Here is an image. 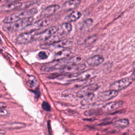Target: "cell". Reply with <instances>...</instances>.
<instances>
[{
    "label": "cell",
    "mask_w": 135,
    "mask_h": 135,
    "mask_svg": "<svg viewBox=\"0 0 135 135\" xmlns=\"http://www.w3.org/2000/svg\"><path fill=\"white\" fill-rule=\"evenodd\" d=\"M60 8V6L58 5H52L45 8L41 13L40 15L43 17H49L55 13Z\"/></svg>",
    "instance_id": "15"
},
{
    "label": "cell",
    "mask_w": 135,
    "mask_h": 135,
    "mask_svg": "<svg viewBox=\"0 0 135 135\" xmlns=\"http://www.w3.org/2000/svg\"><path fill=\"white\" fill-rule=\"evenodd\" d=\"M6 132L3 130H0V135H4L5 134Z\"/></svg>",
    "instance_id": "33"
},
{
    "label": "cell",
    "mask_w": 135,
    "mask_h": 135,
    "mask_svg": "<svg viewBox=\"0 0 135 135\" xmlns=\"http://www.w3.org/2000/svg\"><path fill=\"white\" fill-rule=\"evenodd\" d=\"M37 32L36 31H29L23 33L16 38V42L18 44H26L35 40V35Z\"/></svg>",
    "instance_id": "6"
},
{
    "label": "cell",
    "mask_w": 135,
    "mask_h": 135,
    "mask_svg": "<svg viewBox=\"0 0 135 135\" xmlns=\"http://www.w3.org/2000/svg\"><path fill=\"white\" fill-rule=\"evenodd\" d=\"M73 53V51L70 49L66 48V49H63L55 54L54 56V60H58L66 59L71 55Z\"/></svg>",
    "instance_id": "17"
},
{
    "label": "cell",
    "mask_w": 135,
    "mask_h": 135,
    "mask_svg": "<svg viewBox=\"0 0 135 135\" xmlns=\"http://www.w3.org/2000/svg\"><path fill=\"white\" fill-rule=\"evenodd\" d=\"M81 16V14L79 11H74L72 12L70 14H69L65 18V20L68 22V23L76 21Z\"/></svg>",
    "instance_id": "19"
},
{
    "label": "cell",
    "mask_w": 135,
    "mask_h": 135,
    "mask_svg": "<svg viewBox=\"0 0 135 135\" xmlns=\"http://www.w3.org/2000/svg\"><path fill=\"white\" fill-rule=\"evenodd\" d=\"M80 3L81 0H69L63 4L62 8L66 11H71L76 8Z\"/></svg>",
    "instance_id": "16"
},
{
    "label": "cell",
    "mask_w": 135,
    "mask_h": 135,
    "mask_svg": "<svg viewBox=\"0 0 135 135\" xmlns=\"http://www.w3.org/2000/svg\"><path fill=\"white\" fill-rule=\"evenodd\" d=\"M7 107V104L4 102H0V110L4 109Z\"/></svg>",
    "instance_id": "30"
},
{
    "label": "cell",
    "mask_w": 135,
    "mask_h": 135,
    "mask_svg": "<svg viewBox=\"0 0 135 135\" xmlns=\"http://www.w3.org/2000/svg\"><path fill=\"white\" fill-rule=\"evenodd\" d=\"M97 39V37L95 36H92V37H90L89 38H88L86 40V42L88 43H89V44H91L92 43H93Z\"/></svg>",
    "instance_id": "29"
},
{
    "label": "cell",
    "mask_w": 135,
    "mask_h": 135,
    "mask_svg": "<svg viewBox=\"0 0 135 135\" xmlns=\"http://www.w3.org/2000/svg\"><path fill=\"white\" fill-rule=\"evenodd\" d=\"M129 124V120L127 119H121L116 121L114 123L115 127L118 128H124L127 127Z\"/></svg>",
    "instance_id": "22"
},
{
    "label": "cell",
    "mask_w": 135,
    "mask_h": 135,
    "mask_svg": "<svg viewBox=\"0 0 135 135\" xmlns=\"http://www.w3.org/2000/svg\"><path fill=\"white\" fill-rule=\"evenodd\" d=\"M7 114V112L6 110L4 109L0 110V115H5Z\"/></svg>",
    "instance_id": "31"
},
{
    "label": "cell",
    "mask_w": 135,
    "mask_h": 135,
    "mask_svg": "<svg viewBox=\"0 0 135 135\" xmlns=\"http://www.w3.org/2000/svg\"><path fill=\"white\" fill-rule=\"evenodd\" d=\"M33 17L24 18L12 23L6 24V25L3 26V29L7 32H13L20 31L31 25L33 23Z\"/></svg>",
    "instance_id": "3"
},
{
    "label": "cell",
    "mask_w": 135,
    "mask_h": 135,
    "mask_svg": "<svg viewBox=\"0 0 135 135\" xmlns=\"http://www.w3.org/2000/svg\"><path fill=\"white\" fill-rule=\"evenodd\" d=\"M38 56L40 59L44 60V59H46L48 57V54H47V53L46 52H44V51H41L38 53Z\"/></svg>",
    "instance_id": "28"
},
{
    "label": "cell",
    "mask_w": 135,
    "mask_h": 135,
    "mask_svg": "<svg viewBox=\"0 0 135 135\" xmlns=\"http://www.w3.org/2000/svg\"><path fill=\"white\" fill-rule=\"evenodd\" d=\"M104 61V57L100 55H96L89 57L86 60V63L90 66H97L102 63Z\"/></svg>",
    "instance_id": "18"
},
{
    "label": "cell",
    "mask_w": 135,
    "mask_h": 135,
    "mask_svg": "<svg viewBox=\"0 0 135 135\" xmlns=\"http://www.w3.org/2000/svg\"><path fill=\"white\" fill-rule=\"evenodd\" d=\"M132 66H133V68H134V69L135 70V62H134L132 64Z\"/></svg>",
    "instance_id": "34"
},
{
    "label": "cell",
    "mask_w": 135,
    "mask_h": 135,
    "mask_svg": "<svg viewBox=\"0 0 135 135\" xmlns=\"http://www.w3.org/2000/svg\"><path fill=\"white\" fill-rule=\"evenodd\" d=\"M123 103V102L122 101L111 102L103 107L101 111L105 113L113 112L120 108L122 105Z\"/></svg>",
    "instance_id": "11"
},
{
    "label": "cell",
    "mask_w": 135,
    "mask_h": 135,
    "mask_svg": "<svg viewBox=\"0 0 135 135\" xmlns=\"http://www.w3.org/2000/svg\"><path fill=\"white\" fill-rule=\"evenodd\" d=\"M96 74V71L94 70H89L76 74L71 75V78L78 80H85L94 78Z\"/></svg>",
    "instance_id": "9"
},
{
    "label": "cell",
    "mask_w": 135,
    "mask_h": 135,
    "mask_svg": "<svg viewBox=\"0 0 135 135\" xmlns=\"http://www.w3.org/2000/svg\"><path fill=\"white\" fill-rule=\"evenodd\" d=\"M28 83L29 84V86L32 89H35L38 83L36 79V78L33 75H29L27 78Z\"/></svg>",
    "instance_id": "24"
},
{
    "label": "cell",
    "mask_w": 135,
    "mask_h": 135,
    "mask_svg": "<svg viewBox=\"0 0 135 135\" xmlns=\"http://www.w3.org/2000/svg\"><path fill=\"white\" fill-rule=\"evenodd\" d=\"M99 88V86L97 84H90L86 85L81 88L77 93L76 96L79 98H84L86 95L93 93Z\"/></svg>",
    "instance_id": "7"
},
{
    "label": "cell",
    "mask_w": 135,
    "mask_h": 135,
    "mask_svg": "<svg viewBox=\"0 0 135 135\" xmlns=\"http://www.w3.org/2000/svg\"><path fill=\"white\" fill-rule=\"evenodd\" d=\"M85 68V65L84 64H76L69 65L63 69H61V73L64 74H71L73 75L77 74L78 73L82 71Z\"/></svg>",
    "instance_id": "5"
},
{
    "label": "cell",
    "mask_w": 135,
    "mask_h": 135,
    "mask_svg": "<svg viewBox=\"0 0 135 135\" xmlns=\"http://www.w3.org/2000/svg\"><path fill=\"white\" fill-rule=\"evenodd\" d=\"M94 98V95L93 93H91L84 97L83 99L82 100L81 103L82 105H87L93 102Z\"/></svg>",
    "instance_id": "23"
},
{
    "label": "cell",
    "mask_w": 135,
    "mask_h": 135,
    "mask_svg": "<svg viewBox=\"0 0 135 135\" xmlns=\"http://www.w3.org/2000/svg\"><path fill=\"white\" fill-rule=\"evenodd\" d=\"M73 64L72 58H68L62 60H54L51 62H49L42 65L40 69L43 72H49L56 70L62 69L63 68L69 65Z\"/></svg>",
    "instance_id": "2"
},
{
    "label": "cell",
    "mask_w": 135,
    "mask_h": 135,
    "mask_svg": "<svg viewBox=\"0 0 135 135\" xmlns=\"http://www.w3.org/2000/svg\"><path fill=\"white\" fill-rule=\"evenodd\" d=\"M3 1H4V0H0V3H1V2H2Z\"/></svg>",
    "instance_id": "36"
},
{
    "label": "cell",
    "mask_w": 135,
    "mask_h": 135,
    "mask_svg": "<svg viewBox=\"0 0 135 135\" xmlns=\"http://www.w3.org/2000/svg\"><path fill=\"white\" fill-rule=\"evenodd\" d=\"M42 108L45 111H50L51 110V107L48 102L46 101H44L42 104Z\"/></svg>",
    "instance_id": "27"
},
{
    "label": "cell",
    "mask_w": 135,
    "mask_h": 135,
    "mask_svg": "<svg viewBox=\"0 0 135 135\" xmlns=\"http://www.w3.org/2000/svg\"><path fill=\"white\" fill-rule=\"evenodd\" d=\"M133 79L131 78H126L121 80L116 81L110 85L111 90H115L117 91L122 90L129 86L133 82Z\"/></svg>",
    "instance_id": "4"
},
{
    "label": "cell",
    "mask_w": 135,
    "mask_h": 135,
    "mask_svg": "<svg viewBox=\"0 0 135 135\" xmlns=\"http://www.w3.org/2000/svg\"><path fill=\"white\" fill-rule=\"evenodd\" d=\"M0 41H1V37H0Z\"/></svg>",
    "instance_id": "37"
},
{
    "label": "cell",
    "mask_w": 135,
    "mask_h": 135,
    "mask_svg": "<svg viewBox=\"0 0 135 135\" xmlns=\"http://www.w3.org/2000/svg\"><path fill=\"white\" fill-rule=\"evenodd\" d=\"M72 25L70 23H63L57 27L56 34L61 36L62 38L68 35L72 30Z\"/></svg>",
    "instance_id": "14"
},
{
    "label": "cell",
    "mask_w": 135,
    "mask_h": 135,
    "mask_svg": "<svg viewBox=\"0 0 135 135\" xmlns=\"http://www.w3.org/2000/svg\"><path fill=\"white\" fill-rule=\"evenodd\" d=\"M37 12V10L35 8L21 10L6 16L4 18L3 22L5 24H9L24 18L33 17Z\"/></svg>",
    "instance_id": "1"
},
{
    "label": "cell",
    "mask_w": 135,
    "mask_h": 135,
    "mask_svg": "<svg viewBox=\"0 0 135 135\" xmlns=\"http://www.w3.org/2000/svg\"><path fill=\"white\" fill-rule=\"evenodd\" d=\"M133 75H135V70H134V71L133 72Z\"/></svg>",
    "instance_id": "35"
},
{
    "label": "cell",
    "mask_w": 135,
    "mask_h": 135,
    "mask_svg": "<svg viewBox=\"0 0 135 135\" xmlns=\"http://www.w3.org/2000/svg\"><path fill=\"white\" fill-rule=\"evenodd\" d=\"M118 91L113 90H110L100 92L98 94L97 98L99 101H107L113 99L118 95Z\"/></svg>",
    "instance_id": "10"
},
{
    "label": "cell",
    "mask_w": 135,
    "mask_h": 135,
    "mask_svg": "<svg viewBox=\"0 0 135 135\" xmlns=\"http://www.w3.org/2000/svg\"><path fill=\"white\" fill-rule=\"evenodd\" d=\"M57 30V27L53 26L50 27L44 31L40 33H37L35 37V40H44L45 41L49 37H51L55 34H56Z\"/></svg>",
    "instance_id": "8"
},
{
    "label": "cell",
    "mask_w": 135,
    "mask_h": 135,
    "mask_svg": "<svg viewBox=\"0 0 135 135\" xmlns=\"http://www.w3.org/2000/svg\"><path fill=\"white\" fill-rule=\"evenodd\" d=\"M2 97V95L0 94V97Z\"/></svg>",
    "instance_id": "38"
},
{
    "label": "cell",
    "mask_w": 135,
    "mask_h": 135,
    "mask_svg": "<svg viewBox=\"0 0 135 135\" xmlns=\"http://www.w3.org/2000/svg\"><path fill=\"white\" fill-rule=\"evenodd\" d=\"M21 1V0H7V2H10L11 3H16V2H20Z\"/></svg>",
    "instance_id": "32"
},
{
    "label": "cell",
    "mask_w": 135,
    "mask_h": 135,
    "mask_svg": "<svg viewBox=\"0 0 135 135\" xmlns=\"http://www.w3.org/2000/svg\"><path fill=\"white\" fill-rule=\"evenodd\" d=\"M22 5L23 4L20 2L12 3L9 4H7L5 6H3L2 7V9L4 11H12L19 9L22 7Z\"/></svg>",
    "instance_id": "20"
},
{
    "label": "cell",
    "mask_w": 135,
    "mask_h": 135,
    "mask_svg": "<svg viewBox=\"0 0 135 135\" xmlns=\"http://www.w3.org/2000/svg\"><path fill=\"white\" fill-rule=\"evenodd\" d=\"M51 21H52L51 18H49V17H43V18L36 21L33 24L32 23L31 25L28 26L29 27H30V31H36L38 28L46 26L51 23Z\"/></svg>",
    "instance_id": "12"
},
{
    "label": "cell",
    "mask_w": 135,
    "mask_h": 135,
    "mask_svg": "<svg viewBox=\"0 0 135 135\" xmlns=\"http://www.w3.org/2000/svg\"><path fill=\"white\" fill-rule=\"evenodd\" d=\"M93 23V20L91 18H89L85 20L83 23V27H89Z\"/></svg>",
    "instance_id": "26"
},
{
    "label": "cell",
    "mask_w": 135,
    "mask_h": 135,
    "mask_svg": "<svg viewBox=\"0 0 135 135\" xmlns=\"http://www.w3.org/2000/svg\"><path fill=\"white\" fill-rule=\"evenodd\" d=\"M72 42L69 40H60L58 42H56L55 43L50 44H44L41 46L42 48L44 49H48L49 47L53 46L54 47H61V48H68L70 46L72 45Z\"/></svg>",
    "instance_id": "13"
},
{
    "label": "cell",
    "mask_w": 135,
    "mask_h": 135,
    "mask_svg": "<svg viewBox=\"0 0 135 135\" xmlns=\"http://www.w3.org/2000/svg\"><path fill=\"white\" fill-rule=\"evenodd\" d=\"M98 113H99V111H98L96 110H87L84 112V115L86 116L91 117V116L96 115Z\"/></svg>",
    "instance_id": "25"
},
{
    "label": "cell",
    "mask_w": 135,
    "mask_h": 135,
    "mask_svg": "<svg viewBox=\"0 0 135 135\" xmlns=\"http://www.w3.org/2000/svg\"><path fill=\"white\" fill-rule=\"evenodd\" d=\"M26 124L23 123L21 122H11L9 123H6L4 126V128L12 130V129H20L22 128L25 127Z\"/></svg>",
    "instance_id": "21"
}]
</instances>
